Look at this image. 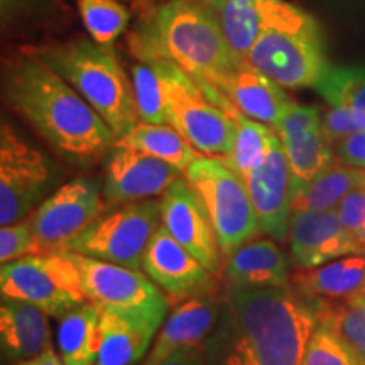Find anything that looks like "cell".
Instances as JSON below:
<instances>
[{
    "label": "cell",
    "instance_id": "41",
    "mask_svg": "<svg viewBox=\"0 0 365 365\" xmlns=\"http://www.w3.org/2000/svg\"><path fill=\"white\" fill-rule=\"evenodd\" d=\"M130 2L134 4L135 9H139L140 12L145 14L148 11H150L153 7H156L161 2H164V0H130Z\"/></svg>",
    "mask_w": 365,
    "mask_h": 365
},
{
    "label": "cell",
    "instance_id": "10",
    "mask_svg": "<svg viewBox=\"0 0 365 365\" xmlns=\"http://www.w3.org/2000/svg\"><path fill=\"white\" fill-rule=\"evenodd\" d=\"M159 225V200L120 205L112 212L102 213L81 234L63 244L61 249L143 271L145 249Z\"/></svg>",
    "mask_w": 365,
    "mask_h": 365
},
{
    "label": "cell",
    "instance_id": "5",
    "mask_svg": "<svg viewBox=\"0 0 365 365\" xmlns=\"http://www.w3.org/2000/svg\"><path fill=\"white\" fill-rule=\"evenodd\" d=\"M249 66L282 88H308L328 70L317 21L281 0L276 12L250 49Z\"/></svg>",
    "mask_w": 365,
    "mask_h": 365
},
{
    "label": "cell",
    "instance_id": "19",
    "mask_svg": "<svg viewBox=\"0 0 365 365\" xmlns=\"http://www.w3.org/2000/svg\"><path fill=\"white\" fill-rule=\"evenodd\" d=\"M291 259L298 269H312L345 255L362 252L340 222L336 210L294 212L289 227Z\"/></svg>",
    "mask_w": 365,
    "mask_h": 365
},
{
    "label": "cell",
    "instance_id": "40",
    "mask_svg": "<svg viewBox=\"0 0 365 365\" xmlns=\"http://www.w3.org/2000/svg\"><path fill=\"white\" fill-rule=\"evenodd\" d=\"M14 365H65V362H63L61 357H59V354L54 352L53 346L49 345L48 349H44L41 354L34 355V357L31 359L21 360V362Z\"/></svg>",
    "mask_w": 365,
    "mask_h": 365
},
{
    "label": "cell",
    "instance_id": "24",
    "mask_svg": "<svg viewBox=\"0 0 365 365\" xmlns=\"http://www.w3.org/2000/svg\"><path fill=\"white\" fill-rule=\"evenodd\" d=\"M163 323L102 308L100 352L95 365H135L149 354Z\"/></svg>",
    "mask_w": 365,
    "mask_h": 365
},
{
    "label": "cell",
    "instance_id": "7",
    "mask_svg": "<svg viewBox=\"0 0 365 365\" xmlns=\"http://www.w3.org/2000/svg\"><path fill=\"white\" fill-rule=\"evenodd\" d=\"M185 180L207 212L223 257L261 232L245 182L225 158L202 154L185 171Z\"/></svg>",
    "mask_w": 365,
    "mask_h": 365
},
{
    "label": "cell",
    "instance_id": "37",
    "mask_svg": "<svg viewBox=\"0 0 365 365\" xmlns=\"http://www.w3.org/2000/svg\"><path fill=\"white\" fill-rule=\"evenodd\" d=\"M335 148L341 163L365 170V129H360L345 137Z\"/></svg>",
    "mask_w": 365,
    "mask_h": 365
},
{
    "label": "cell",
    "instance_id": "23",
    "mask_svg": "<svg viewBox=\"0 0 365 365\" xmlns=\"http://www.w3.org/2000/svg\"><path fill=\"white\" fill-rule=\"evenodd\" d=\"M49 345L48 314L22 301L0 296V365L34 357Z\"/></svg>",
    "mask_w": 365,
    "mask_h": 365
},
{
    "label": "cell",
    "instance_id": "3",
    "mask_svg": "<svg viewBox=\"0 0 365 365\" xmlns=\"http://www.w3.org/2000/svg\"><path fill=\"white\" fill-rule=\"evenodd\" d=\"M139 61L173 63L198 83L215 85L239 61L202 0H164L143 14L129 38Z\"/></svg>",
    "mask_w": 365,
    "mask_h": 365
},
{
    "label": "cell",
    "instance_id": "8",
    "mask_svg": "<svg viewBox=\"0 0 365 365\" xmlns=\"http://www.w3.org/2000/svg\"><path fill=\"white\" fill-rule=\"evenodd\" d=\"M0 296L31 304L53 318L90 301L65 249L31 252L0 264Z\"/></svg>",
    "mask_w": 365,
    "mask_h": 365
},
{
    "label": "cell",
    "instance_id": "27",
    "mask_svg": "<svg viewBox=\"0 0 365 365\" xmlns=\"http://www.w3.org/2000/svg\"><path fill=\"white\" fill-rule=\"evenodd\" d=\"M102 308L86 301L59 317L58 349L65 365H95L100 352Z\"/></svg>",
    "mask_w": 365,
    "mask_h": 365
},
{
    "label": "cell",
    "instance_id": "20",
    "mask_svg": "<svg viewBox=\"0 0 365 365\" xmlns=\"http://www.w3.org/2000/svg\"><path fill=\"white\" fill-rule=\"evenodd\" d=\"M223 296L217 291L185 299L164 319L149 354L140 365H158L186 345H203L218 322Z\"/></svg>",
    "mask_w": 365,
    "mask_h": 365
},
{
    "label": "cell",
    "instance_id": "11",
    "mask_svg": "<svg viewBox=\"0 0 365 365\" xmlns=\"http://www.w3.org/2000/svg\"><path fill=\"white\" fill-rule=\"evenodd\" d=\"M70 257L78 269L85 294L91 303L110 312L150 318L159 323L168 318L170 298L143 271L76 252H70Z\"/></svg>",
    "mask_w": 365,
    "mask_h": 365
},
{
    "label": "cell",
    "instance_id": "36",
    "mask_svg": "<svg viewBox=\"0 0 365 365\" xmlns=\"http://www.w3.org/2000/svg\"><path fill=\"white\" fill-rule=\"evenodd\" d=\"M322 125L331 148L340 144L345 137L362 129L357 117L349 108L340 107V105H330L322 112Z\"/></svg>",
    "mask_w": 365,
    "mask_h": 365
},
{
    "label": "cell",
    "instance_id": "31",
    "mask_svg": "<svg viewBox=\"0 0 365 365\" xmlns=\"http://www.w3.org/2000/svg\"><path fill=\"white\" fill-rule=\"evenodd\" d=\"M301 365H365V359L339 331L318 323L304 349Z\"/></svg>",
    "mask_w": 365,
    "mask_h": 365
},
{
    "label": "cell",
    "instance_id": "39",
    "mask_svg": "<svg viewBox=\"0 0 365 365\" xmlns=\"http://www.w3.org/2000/svg\"><path fill=\"white\" fill-rule=\"evenodd\" d=\"M158 365H205L203 345L181 346Z\"/></svg>",
    "mask_w": 365,
    "mask_h": 365
},
{
    "label": "cell",
    "instance_id": "4",
    "mask_svg": "<svg viewBox=\"0 0 365 365\" xmlns=\"http://www.w3.org/2000/svg\"><path fill=\"white\" fill-rule=\"evenodd\" d=\"M34 51L91 105L117 139L139 122L134 88L112 48L78 38Z\"/></svg>",
    "mask_w": 365,
    "mask_h": 365
},
{
    "label": "cell",
    "instance_id": "26",
    "mask_svg": "<svg viewBox=\"0 0 365 365\" xmlns=\"http://www.w3.org/2000/svg\"><path fill=\"white\" fill-rule=\"evenodd\" d=\"M365 170L349 164L331 163L312 181L291 186V210L294 212H323L335 210L352 190L362 188Z\"/></svg>",
    "mask_w": 365,
    "mask_h": 365
},
{
    "label": "cell",
    "instance_id": "9",
    "mask_svg": "<svg viewBox=\"0 0 365 365\" xmlns=\"http://www.w3.org/2000/svg\"><path fill=\"white\" fill-rule=\"evenodd\" d=\"M163 81L168 124L203 156L227 158L234 149L235 125L205 93L198 81L173 63L154 59Z\"/></svg>",
    "mask_w": 365,
    "mask_h": 365
},
{
    "label": "cell",
    "instance_id": "34",
    "mask_svg": "<svg viewBox=\"0 0 365 365\" xmlns=\"http://www.w3.org/2000/svg\"><path fill=\"white\" fill-rule=\"evenodd\" d=\"M31 252H39V249L29 218L11 225H0V264L11 262Z\"/></svg>",
    "mask_w": 365,
    "mask_h": 365
},
{
    "label": "cell",
    "instance_id": "12",
    "mask_svg": "<svg viewBox=\"0 0 365 365\" xmlns=\"http://www.w3.org/2000/svg\"><path fill=\"white\" fill-rule=\"evenodd\" d=\"M103 210V185L97 178L80 176L61 182L29 215L39 252L61 249L97 220Z\"/></svg>",
    "mask_w": 365,
    "mask_h": 365
},
{
    "label": "cell",
    "instance_id": "2",
    "mask_svg": "<svg viewBox=\"0 0 365 365\" xmlns=\"http://www.w3.org/2000/svg\"><path fill=\"white\" fill-rule=\"evenodd\" d=\"M0 95L71 166L88 170L115 144L103 118L34 49L0 65Z\"/></svg>",
    "mask_w": 365,
    "mask_h": 365
},
{
    "label": "cell",
    "instance_id": "6",
    "mask_svg": "<svg viewBox=\"0 0 365 365\" xmlns=\"http://www.w3.org/2000/svg\"><path fill=\"white\" fill-rule=\"evenodd\" d=\"M65 171L0 110V225L29 218Z\"/></svg>",
    "mask_w": 365,
    "mask_h": 365
},
{
    "label": "cell",
    "instance_id": "30",
    "mask_svg": "<svg viewBox=\"0 0 365 365\" xmlns=\"http://www.w3.org/2000/svg\"><path fill=\"white\" fill-rule=\"evenodd\" d=\"M78 9L91 39L105 48H112L129 24V11L117 0H78Z\"/></svg>",
    "mask_w": 365,
    "mask_h": 365
},
{
    "label": "cell",
    "instance_id": "25",
    "mask_svg": "<svg viewBox=\"0 0 365 365\" xmlns=\"http://www.w3.org/2000/svg\"><path fill=\"white\" fill-rule=\"evenodd\" d=\"M234 58L245 63L281 0H202Z\"/></svg>",
    "mask_w": 365,
    "mask_h": 365
},
{
    "label": "cell",
    "instance_id": "33",
    "mask_svg": "<svg viewBox=\"0 0 365 365\" xmlns=\"http://www.w3.org/2000/svg\"><path fill=\"white\" fill-rule=\"evenodd\" d=\"M319 323L339 331L365 359V303L346 304L319 313Z\"/></svg>",
    "mask_w": 365,
    "mask_h": 365
},
{
    "label": "cell",
    "instance_id": "17",
    "mask_svg": "<svg viewBox=\"0 0 365 365\" xmlns=\"http://www.w3.org/2000/svg\"><path fill=\"white\" fill-rule=\"evenodd\" d=\"M291 173V186L304 185L333 163L331 145L322 125V112L314 105L291 102L279 129Z\"/></svg>",
    "mask_w": 365,
    "mask_h": 365
},
{
    "label": "cell",
    "instance_id": "29",
    "mask_svg": "<svg viewBox=\"0 0 365 365\" xmlns=\"http://www.w3.org/2000/svg\"><path fill=\"white\" fill-rule=\"evenodd\" d=\"M330 105L349 108L365 129V68H331L314 86Z\"/></svg>",
    "mask_w": 365,
    "mask_h": 365
},
{
    "label": "cell",
    "instance_id": "42",
    "mask_svg": "<svg viewBox=\"0 0 365 365\" xmlns=\"http://www.w3.org/2000/svg\"><path fill=\"white\" fill-rule=\"evenodd\" d=\"M362 188H365V182H364V186H362Z\"/></svg>",
    "mask_w": 365,
    "mask_h": 365
},
{
    "label": "cell",
    "instance_id": "16",
    "mask_svg": "<svg viewBox=\"0 0 365 365\" xmlns=\"http://www.w3.org/2000/svg\"><path fill=\"white\" fill-rule=\"evenodd\" d=\"M161 223L178 244L198 259L210 272L220 274L222 252L203 205L185 176L173 182L159 200Z\"/></svg>",
    "mask_w": 365,
    "mask_h": 365
},
{
    "label": "cell",
    "instance_id": "15",
    "mask_svg": "<svg viewBox=\"0 0 365 365\" xmlns=\"http://www.w3.org/2000/svg\"><path fill=\"white\" fill-rule=\"evenodd\" d=\"M143 272L170 299L185 301L217 291L215 274L178 244L163 223L145 249Z\"/></svg>",
    "mask_w": 365,
    "mask_h": 365
},
{
    "label": "cell",
    "instance_id": "21",
    "mask_svg": "<svg viewBox=\"0 0 365 365\" xmlns=\"http://www.w3.org/2000/svg\"><path fill=\"white\" fill-rule=\"evenodd\" d=\"M210 86L220 91L244 115L271 127L276 132L291 103L282 86L249 66L247 63L237 65L234 70L217 80L215 85Z\"/></svg>",
    "mask_w": 365,
    "mask_h": 365
},
{
    "label": "cell",
    "instance_id": "35",
    "mask_svg": "<svg viewBox=\"0 0 365 365\" xmlns=\"http://www.w3.org/2000/svg\"><path fill=\"white\" fill-rule=\"evenodd\" d=\"M340 222L365 252V188L352 190L335 208Z\"/></svg>",
    "mask_w": 365,
    "mask_h": 365
},
{
    "label": "cell",
    "instance_id": "1",
    "mask_svg": "<svg viewBox=\"0 0 365 365\" xmlns=\"http://www.w3.org/2000/svg\"><path fill=\"white\" fill-rule=\"evenodd\" d=\"M319 319L293 287L225 289L218 322L203 341L205 365H301Z\"/></svg>",
    "mask_w": 365,
    "mask_h": 365
},
{
    "label": "cell",
    "instance_id": "22",
    "mask_svg": "<svg viewBox=\"0 0 365 365\" xmlns=\"http://www.w3.org/2000/svg\"><path fill=\"white\" fill-rule=\"evenodd\" d=\"M222 266L225 289H266L289 286V259L272 239L249 240L227 255Z\"/></svg>",
    "mask_w": 365,
    "mask_h": 365
},
{
    "label": "cell",
    "instance_id": "14",
    "mask_svg": "<svg viewBox=\"0 0 365 365\" xmlns=\"http://www.w3.org/2000/svg\"><path fill=\"white\" fill-rule=\"evenodd\" d=\"M259 230L284 244L289 239L291 173L279 135L274 134L266 156L249 176L244 178Z\"/></svg>",
    "mask_w": 365,
    "mask_h": 365
},
{
    "label": "cell",
    "instance_id": "32",
    "mask_svg": "<svg viewBox=\"0 0 365 365\" xmlns=\"http://www.w3.org/2000/svg\"><path fill=\"white\" fill-rule=\"evenodd\" d=\"M132 88L140 122L168 124L163 81L153 61H139L132 68Z\"/></svg>",
    "mask_w": 365,
    "mask_h": 365
},
{
    "label": "cell",
    "instance_id": "38",
    "mask_svg": "<svg viewBox=\"0 0 365 365\" xmlns=\"http://www.w3.org/2000/svg\"><path fill=\"white\" fill-rule=\"evenodd\" d=\"M38 0H0V27L22 19L33 12Z\"/></svg>",
    "mask_w": 365,
    "mask_h": 365
},
{
    "label": "cell",
    "instance_id": "28",
    "mask_svg": "<svg viewBox=\"0 0 365 365\" xmlns=\"http://www.w3.org/2000/svg\"><path fill=\"white\" fill-rule=\"evenodd\" d=\"M113 145L130 148L161 159L180 170L182 175L196 158L202 156L173 125L140 120L125 135L118 137Z\"/></svg>",
    "mask_w": 365,
    "mask_h": 365
},
{
    "label": "cell",
    "instance_id": "18",
    "mask_svg": "<svg viewBox=\"0 0 365 365\" xmlns=\"http://www.w3.org/2000/svg\"><path fill=\"white\" fill-rule=\"evenodd\" d=\"M289 284L312 303L318 317L325 309L365 303V252L299 269L291 276Z\"/></svg>",
    "mask_w": 365,
    "mask_h": 365
},
{
    "label": "cell",
    "instance_id": "13",
    "mask_svg": "<svg viewBox=\"0 0 365 365\" xmlns=\"http://www.w3.org/2000/svg\"><path fill=\"white\" fill-rule=\"evenodd\" d=\"M185 175L171 164L140 150L113 145L105 156L103 200L108 207L163 196Z\"/></svg>",
    "mask_w": 365,
    "mask_h": 365
}]
</instances>
